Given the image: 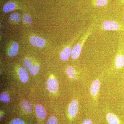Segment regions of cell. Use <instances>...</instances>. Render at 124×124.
Wrapping results in <instances>:
<instances>
[{
  "label": "cell",
  "instance_id": "obj_16",
  "mask_svg": "<svg viewBox=\"0 0 124 124\" xmlns=\"http://www.w3.org/2000/svg\"><path fill=\"white\" fill-rule=\"evenodd\" d=\"M66 72L68 76L71 79H73L75 77L76 71L73 67L69 66L67 68Z\"/></svg>",
  "mask_w": 124,
  "mask_h": 124
},
{
  "label": "cell",
  "instance_id": "obj_9",
  "mask_svg": "<svg viewBox=\"0 0 124 124\" xmlns=\"http://www.w3.org/2000/svg\"><path fill=\"white\" fill-rule=\"evenodd\" d=\"M19 48L18 43L16 42H13L8 50V54L11 57L17 55L18 53Z\"/></svg>",
  "mask_w": 124,
  "mask_h": 124
},
{
  "label": "cell",
  "instance_id": "obj_11",
  "mask_svg": "<svg viewBox=\"0 0 124 124\" xmlns=\"http://www.w3.org/2000/svg\"><path fill=\"white\" fill-rule=\"evenodd\" d=\"M106 119L108 124H120L119 118L113 113H108L106 115Z\"/></svg>",
  "mask_w": 124,
  "mask_h": 124
},
{
  "label": "cell",
  "instance_id": "obj_19",
  "mask_svg": "<svg viewBox=\"0 0 124 124\" xmlns=\"http://www.w3.org/2000/svg\"><path fill=\"white\" fill-rule=\"evenodd\" d=\"M40 70V67L39 65L36 64L33 66L31 69H29V73L31 75H35L39 72Z\"/></svg>",
  "mask_w": 124,
  "mask_h": 124
},
{
  "label": "cell",
  "instance_id": "obj_6",
  "mask_svg": "<svg viewBox=\"0 0 124 124\" xmlns=\"http://www.w3.org/2000/svg\"><path fill=\"white\" fill-rule=\"evenodd\" d=\"M100 81L99 79H96L92 82L90 86V91L91 95L96 100L100 90Z\"/></svg>",
  "mask_w": 124,
  "mask_h": 124
},
{
  "label": "cell",
  "instance_id": "obj_13",
  "mask_svg": "<svg viewBox=\"0 0 124 124\" xmlns=\"http://www.w3.org/2000/svg\"><path fill=\"white\" fill-rule=\"evenodd\" d=\"M16 7V5L13 2H8L4 6L3 10L5 13H9L14 10Z\"/></svg>",
  "mask_w": 124,
  "mask_h": 124
},
{
  "label": "cell",
  "instance_id": "obj_17",
  "mask_svg": "<svg viewBox=\"0 0 124 124\" xmlns=\"http://www.w3.org/2000/svg\"><path fill=\"white\" fill-rule=\"evenodd\" d=\"M9 19L17 22H20L22 20V16L18 13L11 14L9 16Z\"/></svg>",
  "mask_w": 124,
  "mask_h": 124
},
{
  "label": "cell",
  "instance_id": "obj_10",
  "mask_svg": "<svg viewBox=\"0 0 124 124\" xmlns=\"http://www.w3.org/2000/svg\"><path fill=\"white\" fill-rule=\"evenodd\" d=\"M18 73L20 80L23 83H26L28 81V73L25 68L21 67L19 68L18 70Z\"/></svg>",
  "mask_w": 124,
  "mask_h": 124
},
{
  "label": "cell",
  "instance_id": "obj_21",
  "mask_svg": "<svg viewBox=\"0 0 124 124\" xmlns=\"http://www.w3.org/2000/svg\"><path fill=\"white\" fill-rule=\"evenodd\" d=\"M23 21L28 24H31L32 22V19L31 16L28 14H25L23 17Z\"/></svg>",
  "mask_w": 124,
  "mask_h": 124
},
{
  "label": "cell",
  "instance_id": "obj_22",
  "mask_svg": "<svg viewBox=\"0 0 124 124\" xmlns=\"http://www.w3.org/2000/svg\"><path fill=\"white\" fill-rule=\"evenodd\" d=\"M58 120L55 116H52L50 117L48 121L47 124H57Z\"/></svg>",
  "mask_w": 124,
  "mask_h": 124
},
{
  "label": "cell",
  "instance_id": "obj_4",
  "mask_svg": "<svg viewBox=\"0 0 124 124\" xmlns=\"http://www.w3.org/2000/svg\"><path fill=\"white\" fill-rule=\"evenodd\" d=\"M79 108V104L77 100H73L71 102L68 108V115L70 118L73 119L76 116Z\"/></svg>",
  "mask_w": 124,
  "mask_h": 124
},
{
  "label": "cell",
  "instance_id": "obj_14",
  "mask_svg": "<svg viewBox=\"0 0 124 124\" xmlns=\"http://www.w3.org/2000/svg\"><path fill=\"white\" fill-rule=\"evenodd\" d=\"M22 106L23 110L28 113H31L32 111V105L28 101H24L23 102Z\"/></svg>",
  "mask_w": 124,
  "mask_h": 124
},
{
  "label": "cell",
  "instance_id": "obj_18",
  "mask_svg": "<svg viewBox=\"0 0 124 124\" xmlns=\"http://www.w3.org/2000/svg\"><path fill=\"white\" fill-rule=\"evenodd\" d=\"M23 65L25 68L28 69H31L33 66L32 61L29 58H26L24 59L23 62Z\"/></svg>",
  "mask_w": 124,
  "mask_h": 124
},
{
  "label": "cell",
  "instance_id": "obj_1",
  "mask_svg": "<svg viewBox=\"0 0 124 124\" xmlns=\"http://www.w3.org/2000/svg\"><path fill=\"white\" fill-rule=\"evenodd\" d=\"M95 23H93L90 26L88 30L82 36L81 38L80 39L79 42L73 47L72 51L71 56L73 59H77L79 57L80 54L81 53L82 47L86 41L87 38H88L89 36L93 32V29L95 26Z\"/></svg>",
  "mask_w": 124,
  "mask_h": 124
},
{
  "label": "cell",
  "instance_id": "obj_7",
  "mask_svg": "<svg viewBox=\"0 0 124 124\" xmlns=\"http://www.w3.org/2000/svg\"><path fill=\"white\" fill-rule=\"evenodd\" d=\"M29 41L33 46L38 48H42L46 44L44 39L36 36H32L29 39Z\"/></svg>",
  "mask_w": 124,
  "mask_h": 124
},
{
  "label": "cell",
  "instance_id": "obj_23",
  "mask_svg": "<svg viewBox=\"0 0 124 124\" xmlns=\"http://www.w3.org/2000/svg\"><path fill=\"white\" fill-rule=\"evenodd\" d=\"M11 124H24V123L21 119H16L11 121Z\"/></svg>",
  "mask_w": 124,
  "mask_h": 124
},
{
  "label": "cell",
  "instance_id": "obj_2",
  "mask_svg": "<svg viewBox=\"0 0 124 124\" xmlns=\"http://www.w3.org/2000/svg\"><path fill=\"white\" fill-rule=\"evenodd\" d=\"M99 28L103 31H124V24L113 19L102 20L99 25Z\"/></svg>",
  "mask_w": 124,
  "mask_h": 124
},
{
  "label": "cell",
  "instance_id": "obj_12",
  "mask_svg": "<svg viewBox=\"0 0 124 124\" xmlns=\"http://www.w3.org/2000/svg\"><path fill=\"white\" fill-rule=\"evenodd\" d=\"M36 111L37 116L39 119H44L46 117V111L41 105L39 104L37 105L36 107Z\"/></svg>",
  "mask_w": 124,
  "mask_h": 124
},
{
  "label": "cell",
  "instance_id": "obj_8",
  "mask_svg": "<svg viewBox=\"0 0 124 124\" xmlns=\"http://www.w3.org/2000/svg\"><path fill=\"white\" fill-rule=\"evenodd\" d=\"M72 50L71 46H68L63 49L60 54V59L62 61L68 60L71 54Z\"/></svg>",
  "mask_w": 124,
  "mask_h": 124
},
{
  "label": "cell",
  "instance_id": "obj_3",
  "mask_svg": "<svg viewBox=\"0 0 124 124\" xmlns=\"http://www.w3.org/2000/svg\"><path fill=\"white\" fill-rule=\"evenodd\" d=\"M119 47L115 62L116 68L118 69H121L124 67V51L123 50V45H120Z\"/></svg>",
  "mask_w": 124,
  "mask_h": 124
},
{
  "label": "cell",
  "instance_id": "obj_24",
  "mask_svg": "<svg viewBox=\"0 0 124 124\" xmlns=\"http://www.w3.org/2000/svg\"><path fill=\"white\" fill-rule=\"evenodd\" d=\"M82 124H93V122L90 119H87L83 121Z\"/></svg>",
  "mask_w": 124,
  "mask_h": 124
},
{
  "label": "cell",
  "instance_id": "obj_15",
  "mask_svg": "<svg viewBox=\"0 0 124 124\" xmlns=\"http://www.w3.org/2000/svg\"><path fill=\"white\" fill-rule=\"evenodd\" d=\"M108 0H92L93 5L96 7H104L108 4Z\"/></svg>",
  "mask_w": 124,
  "mask_h": 124
},
{
  "label": "cell",
  "instance_id": "obj_25",
  "mask_svg": "<svg viewBox=\"0 0 124 124\" xmlns=\"http://www.w3.org/2000/svg\"><path fill=\"white\" fill-rule=\"evenodd\" d=\"M121 2H122V3H124V0H121Z\"/></svg>",
  "mask_w": 124,
  "mask_h": 124
},
{
  "label": "cell",
  "instance_id": "obj_5",
  "mask_svg": "<svg viewBox=\"0 0 124 124\" xmlns=\"http://www.w3.org/2000/svg\"><path fill=\"white\" fill-rule=\"evenodd\" d=\"M46 88L50 92L56 93L58 89L57 80L55 78H50L47 80L46 83Z\"/></svg>",
  "mask_w": 124,
  "mask_h": 124
},
{
  "label": "cell",
  "instance_id": "obj_20",
  "mask_svg": "<svg viewBox=\"0 0 124 124\" xmlns=\"http://www.w3.org/2000/svg\"><path fill=\"white\" fill-rule=\"evenodd\" d=\"M0 99L1 101L6 102H8L10 100V96L7 93H2L1 94Z\"/></svg>",
  "mask_w": 124,
  "mask_h": 124
}]
</instances>
